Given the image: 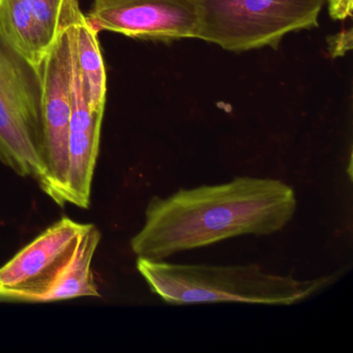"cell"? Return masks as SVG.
Returning a JSON list of instances; mask_svg holds the SVG:
<instances>
[{
  "label": "cell",
  "instance_id": "8fae6325",
  "mask_svg": "<svg viewBox=\"0 0 353 353\" xmlns=\"http://www.w3.org/2000/svg\"><path fill=\"white\" fill-rule=\"evenodd\" d=\"M100 241V231L94 225L90 224L82 235L73 257L61 270L50 289L43 295L40 303L101 296L92 270V258Z\"/></svg>",
  "mask_w": 353,
  "mask_h": 353
},
{
  "label": "cell",
  "instance_id": "3957f363",
  "mask_svg": "<svg viewBox=\"0 0 353 353\" xmlns=\"http://www.w3.org/2000/svg\"><path fill=\"white\" fill-rule=\"evenodd\" d=\"M42 104L40 67L0 30V162L44 192Z\"/></svg>",
  "mask_w": 353,
  "mask_h": 353
},
{
  "label": "cell",
  "instance_id": "30bf717a",
  "mask_svg": "<svg viewBox=\"0 0 353 353\" xmlns=\"http://www.w3.org/2000/svg\"><path fill=\"white\" fill-rule=\"evenodd\" d=\"M74 26L76 63L86 102L92 110L104 112L107 75L99 42V32L90 26L80 8L74 17Z\"/></svg>",
  "mask_w": 353,
  "mask_h": 353
},
{
  "label": "cell",
  "instance_id": "52a82bcc",
  "mask_svg": "<svg viewBox=\"0 0 353 353\" xmlns=\"http://www.w3.org/2000/svg\"><path fill=\"white\" fill-rule=\"evenodd\" d=\"M90 226L67 216L57 221L0 268V286L18 293L22 301L40 303Z\"/></svg>",
  "mask_w": 353,
  "mask_h": 353
},
{
  "label": "cell",
  "instance_id": "ba28073f",
  "mask_svg": "<svg viewBox=\"0 0 353 353\" xmlns=\"http://www.w3.org/2000/svg\"><path fill=\"white\" fill-rule=\"evenodd\" d=\"M103 117L104 112L92 110L86 102L75 57L72 82L67 202L78 208H88L90 204Z\"/></svg>",
  "mask_w": 353,
  "mask_h": 353
},
{
  "label": "cell",
  "instance_id": "8992f818",
  "mask_svg": "<svg viewBox=\"0 0 353 353\" xmlns=\"http://www.w3.org/2000/svg\"><path fill=\"white\" fill-rule=\"evenodd\" d=\"M86 19L97 32L141 40L197 39L198 0H94Z\"/></svg>",
  "mask_w": 353,
  "mask_h": 353
},
{
  "label": "cell",
  "instance_id": "9c48e42d",
  "mask_svg": "<svg viewBox=\"0 0 353 353\" xmlns=\"http://www.w3.org/2000/svg\"><path fill=\"white\" fill-rule=\"evenodd\" d=\"M63 0H0V30L40 67L57 40Z\"/></svg>",
  "mask_w": 353,
  "mask_h": 353
},
{
  "label": "cell",
  "instance_id": "7c38bea8",
  "mask_svg": "<svg viewBox=\"0 0 353 353\" xmlns=\"http://www.w3.org/2000/svg\"><path fill=\"white\" fill-rule=\"evenodd\" d=\"M328 52L332 59L344 57L352 50V30H344L327 39Z\"/></svg>",
  "mask_w": 353,
  "mask_h": 353
},
{
  "label": "cell",
  "instance_id": "6da1fadb",
  "mask_svg": "<svg viewBox=\"0 0 353 353\" xmlns=\"http://www.w3.org/2000/svg\"><path fill=\"white\" fill-rule=\"evenodd\" d=\"M292 188L276 179L236 177L226 183L154 196L141 230L131 239L137 257L164 260L241 235H270L294 216Z\"/></svg>",
  "mask_w": 353,
  "mask_h": 353
},
{
  "label": "cell",
  "instance_id": "5b68a950",
  "mask_svg": "<svg viewBox=\"0 0 353 353\" xmlns=\"http://www.w3.org/2000/svg\"><path fill=\"white\" fill-rule=\"evenodd\" d=\"M78 0H63L57 40L40 65L43 84L42 161L47 177L45 193L59 205L67 202L72 82L75 61L74 17Z\"/></svg>",
  "mask_w": 353,
  "mask_h": 353
},
{
  "label": "cell",
  "instance_id": "277c9868",
  "mask_svg": "<svg viewBox=\"0 0 353 353\" xmlns=\"http://www.w3.org/2000/svg\"><path fill=\"white\" fill-rule=\"evenodd\" d=\"M327 0H198L199 40L231 52L276 48L286 34L318 28Z\"/></svg>",
  "mask_w": 353,
  "mask_h": 353
},
{
  "label": "cell",
  "instance_id": "4fadbf2b",
  "mask_svg": "<svg viewBox=\"0 0 353 353\" xmlns=\"http://www.w3.org/2000/svg\"><path fill=\"white\" fill-rule=\"evenodd\" d=\"M328 12L334 20L352 17V0H327Z\"/></svg>",
  "mask_w": 353,
  "mask_h": 353
},
{
  "label": "cell",
  "instance_id": "7a4b0ae2",
  "mask_svg": "<svg viewBox=\"0 0 353 353\" xmlns=\"http://www.w3.org/2000/svg\"><path fill=\"white\" fill-rule=\"evenodd\" d=\"M137 270L150 290L169 305L245 303L289 305L328 286L334 276L301 280L272 274L257 264L171 263L138 257Z\"/></svg>",
  "mask_w": 353,
  "mask_h": 353
},
{
  "label": "cell",
  "instance_id": "5bb4252c",
  "mask_svg": "<svg viewBox=\"0 0 353 353\" xmlns=\"http://www.w3.org/2000/svg\"><path fill=\"white\" fill-rule=\"evenodd\" d=\"M0 301H22V299L18 293L0 286Z\"/></svg>",
  "mask_w": 353,
  "mask_h": 353
}]
</instances>
